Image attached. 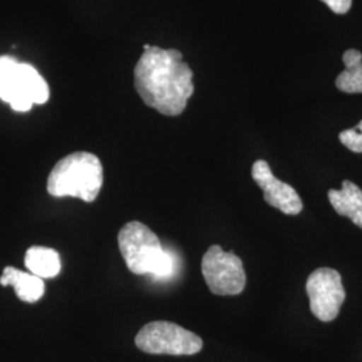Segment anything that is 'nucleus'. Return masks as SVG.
Here are the masks:
<instances>
[{
  "instance_id": "obj_7",
  "label": "nucleus",
  "mask_w": 362,
  "mask_h": 362,
  "mask_svg": "<svg viewBox=\"0 0 362 362\" xmlns=\"http://www.w3.org/2000/svg\"><path fill=\"white\" fill-rule=\"evenodd\" d=\"M306 293L310 299L311 313L322 322L336 320L346 298L339 272L329 267L311 272L306 282Z\"/></svg>"
},
{
  "instance_id": "obj_4",
  "label": "nucleus",
  "mask_w": 362,
  "mask_h": 362,
  "mask_svg": "<svg viewBox=\"0 0 362 362\" xmlns=\"http://www.w3.org/2000/svg\"><path fill=\"white\" fill-rule=\"evenodd\" d=\"M49 97V85L34 66L10 55L0 57V100L15 112H28L34 104H46Z\"/></svg>"
},
{
  "instance_id": "obj_10",
  "label": "nucleus",
  "mask_w": 362,
  "mask_h": 362,
  "mask_svg": "<svg viewBox=\"0 0 362 362\" xmlns=\"http://www.w3.org/2000/svg\"><path fill=\"white\" fill-rule=\"evenodd\" d=\"M0 285L13 286L19 299L34 303L45 296V284L34 274L21 272L15 267H6L0 278Z\"/></svg>"
},
{
  "instance_id": "obj_1",
  "label": "nucleus",
  "mask_w": 362,
  "mask_h": 362,
  "mask_svg": "<svg viewBox=\"0 0 362 362\" xmlns=\"http://www.w3.org/2000/svg\"><path fill=\"white\" fill-rule=\"evenodd\" d=\"M194 73L179 50L152 46L134 69V88L144 103L164 116H179L194 94Z\"/></svg>"
},
{
  "instance_id": "obj_13",
  "label": "nucleus",
  "mask_w": 362,
  "mask_h": 362,
  "mask_svg": "<svg viewBox=\"0 0 362 362\" xmlns=\"http://www.w3.org/2000/svg\"><path fill=\"white\" fill-rule=\"evenodd\" d=\"M339 141L354 153H362V119L351 129L339 133Z\"/></svg>"
},
{
  "instance_id": "obj_8",
  "label": "nucleus",
  "mask_w": 362,
  "mask_h": 362,
  "mask_svg": "<svg viewBox=\"0 0 362 362\" xmlns=\"http://www.w3.org/2000/svg\"><path fill=\"white\" fill-rule=\"evenodd\" d=\"M251 176L264 194L269 206L279 209L285 215H298L303 209V203L297 191L285 181L278 180L272 173L270 165L264 160L254 163Z\"/></svg>"
},
{
  "instance_id": "obj_11",
  "label": "nucleus",
  "mask_w": 362,
  "mask_h": 362,
  "mask_svg": "<svg viewBox=\"0 0 362 362\" xmlns=\"http://www.w3.org/2000/svg\"><path fill=\"white\" fill-rule=\"evenodd\" d=\"M25 264L31 274L42 279L54 278L61 272L59 254L49 247H30L25 257Z\"/></svg>"
},
{
  "instance_id": "obj_3",
  "label": "nucleus",
  "mask_w": 362,
  "mask_h": 362,
  "mask_svg": "<svg viewBox=\"0 0 362 362\" xmlns=\"http://www.w3.org/2000/svg\"><path fill=\"white\" fill-rule=\"evenodd\" d=\"M118 247L130 272L168 276L173 262L161 246L160 239L140 221L127 223L118 233Z\"/></svg>"
},
{
  "instance_id": "obj_2",
  "label": "nucleus",
  "mask_w": 362,
  "mask_h": 362,
  "mask_svg": "<svg viewBox=\"0 0 362 362\" xmlns=\"http://www.w3.org/2000/svg\"><path fill=\"white\" fill-rule=\"evenodd\" d=\"M104 182L100 158L89 152H76L59 160L47 179V191L54 197H77L94 202Z\"/></svg>"
},
{
  "instance_id": "obj_12",
  "label": "nucleus",
  "mask_w": 362,
  "mask_h": 362,
  "mask_svg": "<svg viewBox=\"0 0 362 362\" xmlns=\"http://www.w3.org/2000/svg\"><path fill=\"white\" fill-rule=\"evenodd\" d=\"M345 70L337 77L336 86L344 93H362V54L358 50H346L342 55Z\"/></svg>"
},
{
  "instance_id": "obj_6",
  "label": "nucleus",
  "mask_w": 362,
  "mask_h": 362,
  "mask_svg": "<svg viewBox=\"0 0 362 362\" xmlns=\"http://www.w3.org/2000/svg\"><path fill=\"white\" fill-rule=\"evenodd\" d=\"M202 272L209 291L215 296H238L246 287L242 259L216 245L209 247L202 259Z\"/></svg>"
},
{
  "instance_id": "obj_9",
  "label": "nucleus",
  "mask_w": 362,
  "mask_h": 362,
  "mask_svg": "<svg viewBox=\"0 0 362 362\" xmlns=\"http://www.w3.org/2000/svg\"><path fill=\"white\" fill-rule=\"evenodd\" d=\"M327 196L338 215L348 218L362 228V189L360 187L351 181L345 180L339 191L330 189Z\"/></svg>"
},
{
  "instance_id": "obj_5",
  "label": "nucleus",
  "mask_w": 362,
  "mask_h": 362,
  "mask_svg": "<svg viewBox=\"0 0 362 362\" xmlns=\"http://www.w3.org/2000/svg\"><path fill=\"white\" fill-rule=\"evenodd\" d=\"M134 342L139 349L149 354L192 356L203 349V339L200 337L167 321L145 325Z\"/></svg>"
},
{
  "instance_id": "obj_14",
  "label": "nucleus",
  "mask_w": 362,
  "mask_h": 362,
  "mask_svg": "<svg viewBox=\"0 0 362 362\" xmlns=\"http://www.w3.org/2000/svg\"><path fill=\"white\" fill-rule=\"evenodd\" d=\"M336 13H346L351 7V0H321Z\"/></svg>"
}]
</instances>
